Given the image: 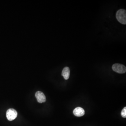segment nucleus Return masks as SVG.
<instances>
[{
	"instance_id": "f257e3e1",
	"label": "nucleus",
	"mask_w": 126,
	"mask_h": 126,
	"mask_svg": "<svg viewBox=\"0 0 126 126\" xmlns=\"http://www.w3.org/2000/svg\"><path fill=\"white\" fill-rule=\"evenodd\" d=\"M116 18L118 22L123 25L126 24V12L124 9L118 10L116 14Z\"/></svg>"
},
{
	"instance_id": "f03ea898",
	"label": "nucleus",
	"mask_w": 126,
	"mask_h": 126,
	"mask_svg": "<svg viewBox=\"0 0 126 126\" xmlns=\"http://www.w3.org/2000/svg\"><path fill=\"white\" fill-rule=\"evenodd\" d=\"M112 69L114 71L119 74H123L126 71V67L123 65L119 63H115L113 65Z\"/></svg>"
},
{
	"instance_id": "7ed1b4c3",
	"label": "nucleus",
	"mask_w": 126,
	"mask_h": 126,
	"mask_svg": "<svg viewBox=\"0 0 126 126\" xmlns=\"http://www.w3.org/2000/svg\"><path fill=\"white\" fill-rule=\"evenodd\" d=\"M17 111L13 109H10L7 110L6 113L7 118L9 121H12L15 120L17 116Z\"/></svg>"
},
{
	"instance_id": "20e7f679",
	"label": "nucleus",
	"mask_w": 126,
	"mask_h": 126,
	"mask_svg": "<svg viewBox=\"0 0 126 126\" xmlns=\"http://www.w3.org/2000/svg\"><path fill=\"white\" fill-rule=\"evenodd\" d=\"M37 101L39 103H42L45 102L46 101L45 96L42 92L38 91L36 92L35 94Z\"/></svg>"
},
{
	"instance_id": "39448f33",
	"label": "nucleus",
	"mask_w": 126,
	"mask_h": 126,
	"mask_svg": "<svg viewBox=\"0 0 126 126\" xmlns=\"http://www.w3.org/2000/svg\"><path fill=\"white\" fill-rule=\"evenodd\" d=\"M73 114L77 117L82 116L85 114V111L83 108L81 107H77L73 111Z\"/></svg>"
},
{
	"instance_id": "423d86ee",
	"label": "nucleus",
	"mask_w": 126,
	"mask_h": 126,
	"mask_svg": "<svg viewBox=\"0 0 126 126\" xmlns=\"http://www.w3.org/2000/svg\"><path fill=\"white\" fill-rule=\"evenodd\" d=\"M70 72V71L69 68L67 67H65L62 70V75L66 80H68L69 78Z\"/></svg>"
},
{
	"instance_id": "0eeeda50",
	"label": "nucleus",
	"mask_w": 126,
	"mask_h": 126,
	"mask_svg": "<svg viewBox=\"0 0 126 126\" xmlns=\"http://www.w3.org/2000/svg\"><path fill=\"white\" fill-rule=\"evenodd\" d=\"M121 116L123 118L126 117V107H125L121 111Z\"/></svg>"
}]
</instances>
